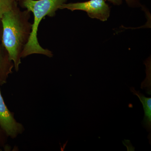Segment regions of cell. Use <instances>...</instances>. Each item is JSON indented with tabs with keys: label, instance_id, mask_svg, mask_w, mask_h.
<instances>
[{
	"label": "cell",
	"instance_id": "obj_1",
	"mask_svg": "<svg viewBox=\"0 0 151 151\" xmlns=\"http://www.w3.org/2000/svg\"><path fill=\"white\" fill-rule=\"evenodd\" d=\"M31 13L27 9L21 10L17 4L4 14L1 20L2 42L17 72L21 63L22 52L31 33L32 24L29 22Z\"/></svg>",
	"mask_w": 151,
	"mask_h": 151
},
{
	"label": "cell",
	"instance_id": "obj_2",
	"mask_svg": "<svg viewBox=\"0 0 151 151\" xmlns=\"http://www.w3.org/2000/svg\"><path fill=\"white\" fill-rule=\"evenodd\" d=\"M67 0H21L19 2L22 8L25 9L34 15L31 33L27 44L22 53V58L31 55L41 54L49 58L53 56L52 52L43 48L39 43L37 32L39 26L42 19L46 16L54 17L56 12Z\"/></svg>",
	"mask_w": 151,
	"mask_h": 151
},
{
	"label": "cell",
	"instance_id": "obj_3",
	"mask_svg": "<svg viewBox=\"0 0 151 151\" xmlns=\"http://www.w3.org/2000/svg\"><path fill=\"white\" fill-rule=\"evenodd\" d=\"M64 9L72 12L84 11L91 18L97 19L102 22L108 20L111 14V8L105 0H89L81 2L65 3L60 8V9Z\"/></svg>",
	"mask_w": 151,
	"mask_h": 151
},
{
	"label": "cell",
	"instance_id": "obj_4",
	"mask_svg": "<svg viewBox=\"0 0 151 151\" xmlns=\"http://www.w3.org/2000/svg\"><path fill=\"white\" fill-rule=\"evenodd\" d=\"M0 126L6 134L15 139L24 131V126L16 120L14 113L9 110L6 105L0 89Z\"/></svg>",
	"mask_w": 151,
	"mask_h": 151
},
{
	"label": "cell",
	"instance_id": "obj_5",
	"mask_svg": "<svg viewBox=\"0 0 151 151\" xmlns=\"http://www.w3.org/2000/svg\"><path fill=\"white\" fill-rule=\"evenodd\" d=\"M1 37L2 33H0V86L6 83L9 76L12 73L14 68L13 62L10 60L8 53L2 42Z\"/></svg>",
	"mask_w": 151,
	"mask_h": 151
},
{
	"label": "cell",
	"instance_id": "obj_6",
	"mask_svg": "<svg viewBox=\"0 0 151 151\" xmlns=\"http://www.w3.org/2000/svg\"><path fill=\"white\" fill-rule=\"evenodd\" d=\"M130 90L134 95H137L143 105L145 111V117L143 121L144 127L149 132L148 139L151 144V98L146 97L139 91H136L134 87H131Z\"/></svg>",
	"mask_w": 151,
	"mask_h": 151
},
{
	"label": "cell",
	"instance_id": "obj_7",
	"mask_svg": "<svg viewBox=\"0 0 151 151\" xmlns=\"http://www.w3.org/2000/svg\"><path fill=\"white\" fill-rule=\"evenodd\" d=\"M17 4L15 0H0V21L4 14L10 11Z\"/></svg>",
	"mask_w": 151,
	"mask_h": 151
},
{
	"label": "cell",
	"instance_id": "obj_8",
	"mask_svg": "<svg viewBox=\"0 0 151 151\" xmlns=\"http://www.w3.org/2000/svg\"><path fill=\"white\" fill-rule=\"evenodd\" d=\"M8 137L6 132L0 126V148L5 147Z\"/></svg>",
	"mask_w": 151,
	"mask_h": 151
},
{
	"label": "cell",
	"instance_id": "obj_9",
	"mask_svg": "<svg viewBox=\"0 0 151 151\" xmlns=\"http://www.w3.org/2000/svg\"><path fill=\"white\" fill-rule=\"evenodd\" d=\"M129 7L133 8H137L142 6L141 3V0H125Z\"/></svg>",
	"mask_w": 151,
	"mask_h": 151
},
{
	"label": "cell",
	"instance_id": "obj_10",
	"mask_svg": "<svg viewBox=\"0 0 151 151\" xmlns=\"http://www.w3.org/2000/svg\"><path fill=\"white\" fill-rule=\"evenodd\" d=\"M105 1H108L116 6L120 5L122 3V0H105Z\"/></svg>",
	"mask_w": 151,
	"mask_h": 151
},
{
	"label": "cell",
	"instance_id": "obj_11",
	"mask_svg": "<svg viewBox=\"0 0 151 151\" xmlns=\"http://www.w3.org/2000/svg\"><path fill=\"white\" fill-rule=\"evenodd\" d=\"M15 1H16L18 3L19 1H21V0H15Z\"/></svg>",
	"mask_w": 151,
	"mask_h": 151
}]
</instances>
